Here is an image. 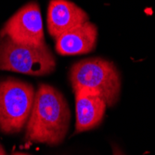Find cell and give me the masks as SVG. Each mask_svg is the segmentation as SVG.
I'll list each match as a JSON object with an SVG mask.
<instances>
[{
    "label": "cell",
    "instance_id": "8992f818",
    "mask_svg": "<svg viewBox=\"0 0 155 155\" xmlns=\"http://www.w3.org/2000/svg\"><path fill=\"white\" fill-rule=\"evenodd\" d=\"M88 21L89 16L87 13L70 0L49 1L47 25L49 35L55 40Z\"/></svg>",
    "mask_w": 155,
    "mask_h": 155
},
{
    "label": "cell",
    "instance_id": "9c48e42d",
    "mask_svg": "<svg viewBox=\"0 0 155 155\" xmlns=\"http://www.w3.org/2000/svg\"><path fill=\"white\" fill-rule=\"evenodd\" d=\"M112 155H124V153L117 145H112Z\"/></svg>",
    "mask_w": 155,
    "mask_h": 155
},
{
    "label": "cell",
    "instance_id": "8fae6325",
    "mask_svg": "<svg viewBox=\"0 0 155 155\" xmlns=\"http://www.w3.org/2000/svg\"><path fill=\"white\" fill-rule=\"evenodd\" d=\"M12 155H30V154H27V153H23V152L17 151V152H13Z\"/></svg>",
    "mask_w": 155,
    "mask_h": 155
},
{
    "label": "cell",
    "instance_id": "30bf717a",
    "mask_svg": "<svg viewBox=\"0 0 155 155\" xmlns=\"http://www.w3.org/2000/svg\"><path fill=\"white\" fill-rule=\"evenodd\" d=\"M0 155H8L6 150H4V148H3V146L1 144H0Z\"/></svg>",
    "mask_w": 155,
    "mask_h": 155
},
{
    "label": "cell",
    "instance_id": "52a82bcc",
    "mask_svg": "<svg viewBox=\"0 0 155 155\" xmlns=\"http://www.w3.org/2000/svg\"><path fill=\"white\" fill-rule=\"evenodd\" d=\"M75 97V134L92 130L98 126L106 111L103 98L87 88L74 89Z\"/></svg>",
    "mask_w": 155,
    "mask_h": 155
},
{
    "label": "cell",
    "instance_id": "277c9868",
    "mask_svg": "<svg viewBox=\"0 0 155 155\" xmlns=\"http://www.w3.org/2000/svg\"><path fill=\"white\" fill-rule=\"evenodd\" d=\"M56 69V59L48 45H19L8 37H0V70L28 75L43 76Z\"/></svg>",
    "mask_w": 155,
    "mask_h": 155
},
{
    "label": "cell",
    "instance_id": "5b68a950",
    "mask_svg": "<svg viewBox=\"0 0 155 155\" xmlns=\"http://www.w3.org/2000/svg\"><path fill=\"white\" fill-rule=\"evenodd\" d=\"M0 37H8L19 45L43 47L46 44L41 9L32 1L21 7L0 31Z\"/></svg>",
    "mask_w": 155,
    "mask_h": 155
},
{
    "label": "cell",
    "instance_id": "ba28073f",
    "mask_svg": "<svg viewBox=\"0 0 155 155\" xmlns=\"http://www.w3.org/2000/svg\"><path fill=\"white\" fill-rule=\"evenodd\" d=\"M97 41V27L88 21L58 37L55 49L61 56L88 54L96 48Z\"/></svg>",
    "mask_w": 155,
    "mask_h": 155
},
{
    "label": "cell",
    "instance_id": "7a4b0ae2",
    "mask_svg": "<svg viewBox=\"0 0 155 155\" xmlns=\"http://www.w3.org/2000/svg\"><path fill=\"white\" fill-rule=\"evenodd\" d=\"M74 89L87 88L101 96L107 107L114 106L121 93V75L116 66L103 58H87L74 63L69 71Z\"/></svg>",
    "mask_w": 155,
    "mask_h": 155
},
{
    "label": "cell",
    "instance_id": "3957f363",
    "mask_svg": "<svg viewBox=\"0 0 155 155\" xmlns=\"http://www.w3.org/2000/svg\"><path fill=\"white\" fill-rule=\"evenodd\" d=\"M33 84L13 77L0 80V131L19 133L27 124L34 105Z\"/></svg>",
    "mask_w": 155,
    "mask_h": 155
},
{
    "label": "cell",
    "instance_id": "6da1fadb",
    "mask_svg": "<svg viewBox=\"0 0 155 155\" xmlns=\"http://www.w3.org/2000/svg\"><path fill=\"white\" fill-rule=\"evenodd\" d=\"M70 122L71 110L63 94L48 84H40L26 124L25 138L35 143L61 145L69 131Z\"/></svg>",
    "mask_w": 155,
    "mask_h": 155
}]
</instances>
